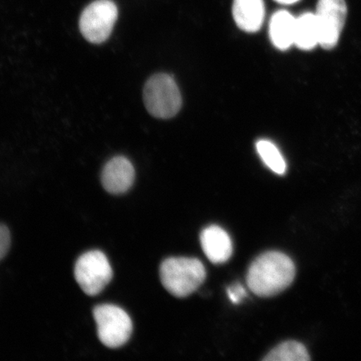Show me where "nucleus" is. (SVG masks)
<instances>
[{
	"label": "nucleus",
	"mask_w": 361,
	"mask_h": 361,
	"mask_svg": "<svg viewBox=\"0 0 361 361\" xmlns=\"http://www.w3.org/2000/svg\"><path fill=\"white\" fill-rule=\"evenodd\" d=\"M118 17V10L111 0H97L85 8L80 18V30L92 44H102L110 37Z\"/></svg>",
	"instance_id": "obj_5"
},
{
	"label": "nucleus",
	"mask_w": 361,
	"mask_h": 361,
	"mask_svg": "<svg viewBox=\"0 0 361 361\" xmlns=\"http://www.w3.org/2000/svg\"><path fill=\"white\" fill-rule=\"evenodd\" d=\"M315 16L319 28V44L326 49L336 47L346 20L345 0H319Z\"/></svg>",
	"instance_id": "obj_7"
},
{
	"label": "nucleus",
	"mask_w": 361,
	"mask_h": 361,
	"mask_svg": "<svg viewBox=\"0 0 361 361\" xmlns=\"http://www.w3.org/2000/svg\"><path fill=\"white\" fill-rule=\"evenodd\" d=\"M295 44L305 51H310L319 44V28L315 13H305L297 18Z\"/></svg>",
	"instance_id": "obj_12"
},
{
	"label": "nucleus",
	"mask_w": 361,
	"mask_h": 361,
	"mask_svg": "<svg viewBox=\"0 0 361 361\" xmlns=\"http://www.w3.org/2000/svg\"><path fill=\"white\" fill-rule=\"evenodd\" d=\"M233 16L239 29L247 33H255L264 20V0H234Z\"/></svg>",
	"instance_id": "obj_10"
},
{
	"label": "nucleus",
	"mask_w": 361,
	"mask_h": 361,
	"mask_svg": "<svg viewBox=\"0 0 361 361\" xmlns=\"http://www.w3.org/2000/svg\"><path fill=\"white\" fill-rule=\"evenodd\" d=\"M274 1L282 4H293L300 1V0H274Z\"/></svg>",
	"instance_id": "obj_17"
},
{
	"label": "nucleus",
	"mask_w": 361,
	"mask_h": 361,
	"mask_svg": "<svg viewBox=\"0 0 361 361\" xmlns=\"http://www.w3.org/2000/svg\"><path fill=\"white\" fill-rule=\"evenodd\" d=\"M143 99L147 110L157 118H171L178 114L182 106L178 85L166 74H157L147 80Z\"/></svg>",
	"instance_id": "obj_3"
},
{
	"label": "nucleus",
	"mask_w": 361,
	"mask_h": 361,
	"mask_svg": "<svg viewBox=\"0 0 361 361\" xmlns=\"http://www.w3.org/2000/svg\"><path fill=\"white\" fill-rule=\"evenodd\" d=\"M310 355L304 345L297 341H286L275 347L265 356V361H307Z\"/></svg>",
	"instance_id": "obj_13"
},
{
	"label": "nucleus",
	"mask_w": 361,
	"mask_h": 361,
	"mask_svg": "<svg viewBox=\"0 0 361 361\" xmlns=\"http://www.w3.org/2000/svg\"><path fill=\"white\" fill-rule=\"evenodd\" d=\"M201 245L207 259L216 264H224L233 255V243L228 233L219 226L211 225L203 229Z\"/></svg>",
	"instance_id": "obj_9"
},
{
	"label": "nucleus",
	"mask_w": 361,
	"mask_h": 361,
	"mask_svg": "<svg viewBox=\"0 0 361 361\" xmlns=\"http://www.w3.org/2000/svg\"><path fill=\"white\" fill-rule=\"evenodd\" d=\"M296 18L286 11L274 13L270 20L269 36L274 47L286 51L295 44Z\"/></svg>",
	"instance_id": "obj_11"
},
{
	"label": "nucleus",
	"mask_w": 361,
	"mask_h": 361,
	"mask_svg": "<svg viewBox=\"0 0 361 361\" xmlns=\"http://www.w3.org/2000/svg\"><path fill=\"white\" fill-rule=\"evenodd\" d=\"M11 233L6 226L0 224V260L8 254L11 247Z\"/></svg>",
	"instance_id": "obj_15"
},
{
	"label": "nucleus",
	"mask_w": 361,
	"mask_h": 361,
	"mask_svg": "<svg viewBox=\"0 0 361 361\" xmlns=\"http://www.w3.org/2000/svg\"><path fill=\"white\" fill-rule=\"evenodd\" d=\"M228 295L233 304L238 305L247 296V292L241 284L235 283L228 288Z\"/></svg>",
	"instance_id": "obj_16"
},
{
	"label": "nucleus",
	"mask_w": 361,
	"mask_h": 361,
	"mask_svg": "<svg viewBox=\"0 0 361 361\" xmlns=\"http://www.w3.org/2000/svg\"><path fill=\"white\" fill-rule=\"evenodd\" d=\"M135 170L132 162L124 157H116L107 162L102 171L104 188L111 194H123L132 188Z\"/></svg>",
	"instance_id": "obj_8"
},
{
	"label": "nucleus",
	"mask_w": 361,
	"mask_h": 361,
	"mask_svg": "<svg viewBox=\"0 0 361 361\" xmlns=\"http://www.w3.org/2000/svg\"><path fill=\"white\" fill-rule=\"evenodd\" d=\"M99 340L109 348H119L129 341L133 334L130 316L120 307L101 305L93 311Z\"/></svg>",
	"instance_id": "obj_4"
},
{
	"label": "nucleus",
	"mask_w": 361,
	"mask_h": 361,
	"mask_svg": "<svg viewBox=\"0 0 361 361\" xmlns=\"http://www.w3.org/2000/svg\"><path fill=\"white\" fill-rule=\"evenodd\" d=\"M206 275L204 265L194 258H169L162 262L160 268L162 286L171 295L178 298L196 291L205 281Z\"/></svg>",
	"instance_id": "obj_2"
},
{
	"label": "nucleus",
	"mask_w": 361,
	"mask_h": 361,
	"mask_svg": "<svg viewBox=\"0 0 361 361\" xmlns=\"http://www.w3.org/2000/svg\"><path fill=\"white\" fill-rule=\"evenodd\" d=\"M295 277V266L290 257L281 252L269 251L258 257L247 274L248 288L257 296L279 295L290 286Z\"/></svg>",
	"instance_id": "obj_1"
},
{
	"label": "nucleus",
	"mask_w": 361,
	"mask_h": 361,
	"mask_svg": "<svg viewBox=\"0 0 361 361\" xmlns=\"http://www.w3.org/2000/svg\"><path fill=\"white\" fill-rule=\"evenodd\" d=\"M113 271L105 255L90 251L81 255L75 266V278L81 290L94 296L102 292L111 281Z\"/></svg>",
	"instance_id": "obj_6"
},
{
	"label": "nucleus",
	"mask_w": 361,
	"mask_h": 361,
	"mask_svg": "<svg viewBox=\"0 0 361 361\" xmlns=\"http://www.w3.org/2000/svg\"><path fill=\"white\" fill-rule=\"evenodd\" d=\"M256 148L261 159L271 171L279 175L286 173V160L273 142L268 141V140H260L257 142Z\"/></svg>",
	"instance_id": "obj_14"
}]
</instances>
